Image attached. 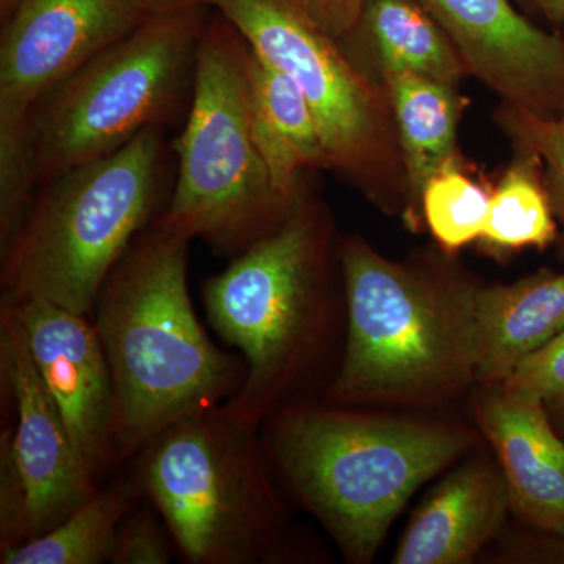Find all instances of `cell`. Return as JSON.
<instances>
[{"label":"cell","instance_id":"6da1fadb","mask_svg":"<svg viewBox=\"0 0 564 564\" xmlns=\"http://www.w3.org/2000/svg\"><path fill=\"white\" fill-rule=\"evenodd\" d=\"M192 236L155 218L104 282L91 318L113 380L117 467L163 430L242 388V355L218 347L188 289Z\"/></svg>","mask_w":564,"mask_h":564},{"label":"cell","instance_id":"7a4b0ae2","mask_svg":"<svg viewBox=\"0 0 564 564\" xmlns=\"http://www.w3.org/2000/svg\"><path fill=\"white\" fill-rule=\"evenodd\" d=\"M207 321L247 364L242 388L225 403L261 426L278 408L325 375L337 306L333 291V228L321 204L306 199L265 239L204 280Z\"/></svg>","mask_w":564,"mask_h":564},{"label":"cell","instance_id":"3957f363","mask_svg":"<svg viewBox=\"0 0 564 564\" xmlns=\"http://www.w3.org/2000/svg\"><path fill=\"white\" fill-rule=\"evenodd\" d=\"M274 474L332 534L347 562H372L411 496L469 447L433 423L300 400L261 423Z\"/></svg>","mask_w":564,"mask_h":564},{"label":"cell","instance_id":"277c9868","mask_svg":"<svg viewBox=\"0 0 564 564\" xmlns=\"http://www.w3.org/2000/svg\"><path fill=\"white\" fill-rule=\"evenodd\" d=\"M162 128L44 182L0 247V304L44 300L91 315L104 282L165 207Z\"/></svg>","mask_w":564,"mask_h":564},{"label":"cell","instance_id":"5b68a950","mask_svg":"<svg viewBox=\"0 0 564 564\" xmlns=\"http://www.w3.org/2000/svg\"><path fill=\"white\" fill-rule=\"evenodd\" d=\"M132 470L185 563L295 558L261 426L234 417L225 404L163 430L133 458Z\"/></svg>","mask_w":564,"mask_h":564},{"label":"cell","instance_id":"8992f818","mask_svg":"<svg viewBox=\"0 0 564 564\" xmlns=\"http://www.w3.org/2000/svg\"><path fill=\"white\" fill-rule=\"evenodd\" d=\"M345 339L323 400L425 402L474 380L469 285H447L348 237L339 245Z\"/></svg>","mask_w":564,"mask_h":564},{"label":"cell","instance_id":"52a82bcc","mask_svg":"<svg viewBox=\"0 0 564 564\" xmlns=\"http://www.w3.org/2000/svg\"><path fill=\"white\" fill-rule=\"evenodd\" d=\"M251 46L212 10L196 52L187 120L174 140L177 177L161 218L231 261L300 206L274 188L252 126Z\"/></svg>","mask_w":564,"mask_h":564},{"label":"cell","instance_id":"ba28073f","mask_svg":"<svg viewBox=\"0 0 564 564\" xmlns=\"http://www.w3.org/2000/svg\"><path fill=\"white\" fill-rule=\"evenodd\" d=\"M212 10L202 6L148 18L36 102L25 129L36 191L70 166L177 117L193 90L196 52Z\"/></svg>","mask_w":564,"mask_h":564},{"label":"cell","instance_id":"9c48e42d","mask_svg":"<svg viewBox=\"0 0 564 564\" xmlns=\"http://www.w3.org/2000/svg\"><path fill=\"white\" fill-rule=\"evenodd\" d=\"M263 61L303 93L317 122L328 169L370 198L404 182L402 155L383 87L336 40L314 28L291 0H212Z\"/></svg>","mask_w":564,"mask_h":564},{"label":"cell","instance_id":"30bf717a","mask_svg":"<svg viewBox=\"0 0 564 564\" xmlns=\"http://www.w3.org/2000/svg\"><path fill=\"white\" fill-rule=\"evenodd\" d=\"M0 551L50 532L101 481L44 388L17 315L0 306Z\"/></svg>","mask_w":564,"mask_h":564},{"label":"cell","instance_id":"8fae6325","mask_svg":"<svg viewBox=\"0 0 564 564\" xmlns=\"http://www.w3.org/2000/svg\"><path fill=\"white\" fill-rule=\"evenodd\" d=\"M148 18L129 0H18L0 35V159L29 155L36 102Z\"/></svg>","mask_w":564,"mask_h":564},{"label":"cell","instance_id":"7c38bea8","mask_svg":"<svg viewBox=\"0 0 564 564\" xmlns=\"http://www.w3.org/2000/svg\"><path fill=\"white\" fill-rule=\"evenodd\" d=\"M433 18L467 73L505 104L540 118L564 113V41L536 28L510 0H415Z\"/></svg>","mask_w":564,"mask_h":564},{"label":"cell","instance_id":"4fadbf2b","mask_svg":"<svg viewBox=\"0 0 564 564\" xmlns=\"http://www.w3.org/2000/svg\"><path fill=\"white\" fill-rule=\"evenodd\" d=\"M24 329L44 388L61 411L82 458L104 481L117 467L113 452V380L91 315L44 300L9 304Z\"/></svg>","mask_w":564,"mask_h":564},{"label":"cell","instance_id":"5bb4252c","mask_svg":"<svg viewBox=\"0 0 564 564\" xmlns=\"http://www.w3.org/2000/svg\"><path fill=\"white\" fill-rule=\"evenodd\" d=\"M477 419L499 459L511 510L540 532L564 538V440L545 404L491 384L478 400Z\"/></svg>","mask_w":564,"mask_h":564},{"label":"cell","instance_id":"9a60e30c","mask_svg":"<svg viewBox=\"0 0 564 564\" xmlns=\"http://www.w3.org/2000/svg\"><path fill=\"white\" fill-rule=\"evenodd\" d=\"M510 507L503 475L478 459L459 467L415 511L392 563L473 562L499 532Z\"/></svg>","mask_w":564,"mask_h":564},{"label":"cell","instance_id":"2e32d148","mask_svg":"<svg viewBox=\"0 0 564 564\" xmlns=\"http://www.w3.org/2000/svg\"><path fill=\"white\" fill-rule=\"evenodd\" d=\"M474 380L500 384L530 352L564 329V272L511 285L470 288Z\"/></svg>","mask_w":564,"mask_h":564},{"label":"cell","instance_id":"e0dca14e","mask_svg":"<svg viewBox=\"0 0 564 564\" xmlns=\"http://www.w3.org/2000/svg\"><path fill=\"white\" fill-rule=\"evenodd\" d=\"M340 50L373 80L410 73L458 87L466 66L441 25L415 0H367Z\"/></svg>","mask_w":564,"mask_h":564},{"label":"cell","instance_id":"ac0fdd59","mask_svg":"<svg viewBox=\"0 0 564 564\" xmlns=\"http://www.w3.org/2000/svg\"><path fill=\"white\" fill-rule=\"evenodd\" d=\"M256 140L274 188L291 206L307 198L303 177L328 169L325 148L310 104L291 77L263 61L251 47L248 63Z\"/></svg>","mask_w":564,"mask_h":564},{"label":"cell","instance_id":"d6986e66","mask_svg":"<svg viewBox=\"0 0 564 564\" xmlns=\"http://www.w3.org/2000/svg\"><path fill=\"white\" fill-rule=\"evenodd\" d=\"M378 84L391 107L406 182L404 217L413 225L422 215L426 184L456 155L467 99L454 85L410 73H384Z\"/></svg>","mask_w":564,"mask_h":564},{"label":"cell","instance_id":"ffe728a7","mask_svg":"<svg viewBox=\"0 0 564 564\" xmlns=\"http://www.w3.org/2000/svg\"><path fill=\"white\" fill-rule=\"evenodd\" d=\"M141 499L132 475L104 484L98 492L50 532L0 551L2 564L109 563L115 534Z\"/></svg>","mask_w":564,"mask_h":564},{"label":"cell","instance_id":"44dd1931","mask_svg":"<svg viewBox=\"0 0 564 564\" xmlns=\"http://www.w3.org/2000/svg\"><path fill=\"white\" fill-rule=\"evenodd\" d=\"M558 232L544 163L536 152L516 144V158L491 193L480 242L496 251L543 250Z\"/></svg>","mask_w":564,"mask_h":564},{"label":"cell","instance_id":"7402d4cb","mask_svg":"<svg viewBox=\"0 0 564 564\" xmlns=\"http://www.w3.org/2000/svg\"><path fill=\"white\" fill-rule=\"evenodd\" d=\"M489 202L491 193L467 172L456 154L426 184L422 218L445 251H458L480 240Z\"/></svg>","mask_w":564,"mask_h":564},{"label":"cell","instance_id":"603a6c76","mask_svg":"<svg viewBox=\"0 0 564 564\" xmlns=\"http://www.w3.org/2000/svg\"><path fill=\"white\" fill-rule=\"evenodd\" d=\"M497 117L514 144L536 152L544 163L545 185L562 228L556 240L564 261V113L558 118H540L505 104Z\"/></svg>","mask_w":564,"mask_h":564},{"label":"cell","instance_id":"cb8c5ba5","mask_svg":"<svg viewBox=\"0 0 564 564\" xmlns=\"http://www.w3.org/2000/svg\"><path fill=\"white\" fill-rule=\"evenodd\" d=\"M174 554L176 549L169 527L154 505L141 496L118 527L109 563L169 564Z\"/></svg>","mask_w":564,"mask_h":564},{"label":"cell","instance_id":"d4e9b609","mask_svg":"<svg viewBox=\"0 0 564 564\" xmlns=\"http://www.w3.org/2000/svg\"><path fill=\"white\" fill-rule=\"evenodd\" d=\"M505 391L532 400L551 403L564 397V329L543 347L525 356L500 383Z\"/></svg>","mask_w":564,"mask_h":564},{"label":"cell","instance_id":"484cf974","mask_svg":"<svg viewBox=\"0 0 564 564\" xmlns=\"http://www.w3.org/2000/svg\"><path fill=\"white\" fill-rule=\"evenodd\" d=\"M291 2L314 28L337 41L347 35L352 25L358 22L367 0H291Z\"/></svg>","mask_w":564,"mask_h":564},{"label":"cell","instance_id":"4316f807","mask_svg":"<svg viewBox=\"0 0 564 564\" xmlns=\"http://www.w3.org/2000/svg\"><path fill=\"white\" fill-rule=\"evenodd\" d=\"M129 2L143 11L147 17H162V14L176 13L193 7H212V0H129Z\"/></svg>","mask_w":564,"mask_h":564},{"label":"cell","instance_id":"83f0119b","mask_svg":"<svg viewBox=\"0 0 564 564\" xmlns=\"http://www.w3.org/2000/svg\"><path fill=\"white\" fill-rule=\"evenodd\" d=\"M533 3L543 13L545 20L554 24L564 22V0H533Z\"/></svg>","mask_w":564,"mask_h":564},{"label":"cell","instance_id":"f1b7e54d","mask_svg":"<svg viewBox=\"0 0 564 564\" xmlns=\"http://www.w3.org/2000/svg\"><path fill=\"white\" fill-rule=\"evenodd\" d=\"M545 408H547L552 422H554L556 430H558V433L562 434L564 440V397L545 404Z\"/></svg>","mask_w":564,"mask_h":564},{"label":"cell","instance_id":"f546056e","mask_svg":"<svg viewBox=\"0 0 564 564\" xmlns=\"http://www.w3.org/2000/svg\"><path fill=\"white\" fill-rule=\"evenodd\" d=\"M18 0H0V20H6L7 17L13 11Z\"/></svg>","mask_w":564,"mask_h":564}]
</instances>
